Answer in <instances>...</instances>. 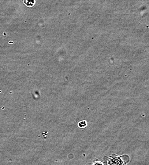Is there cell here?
<instances>
[{
  "label": "cell",
  "mask_w": 149,
  "mask_h": 165,
  "mask_svg": "<svg viewBox=\"0 0 149 165\" xmlns=\"http://www.w3.org/2000/svg\"><path fill=\"white\" fill-rule=\"evenodd\" d=\"M108 165H124V164L120 158H115L109 161Z\"/></svg>",
  "instance_id": "1"
},
{
  "label": "cell",
  "mask_w": 149,
  "mask_h": 165,
  "mask_svg": "<svg viewBox=\"0 0 149 165\" xmlns=\"http://www.w3.org/2000/svg\"><path fill=\"white\" fill-rule=\"evenodd\" d=\"M94 165H102V164L101 163H99V162H98V163H96Z\"/></svg>",
  "instance_id": "4"
},
{
  "label": "cell",
  "mask_w": 149,
  "mask_h": 165,
  "mask_svg": "<svg viewBox=\"0 0 149 165\" xmlns=\"http://www.w3.org/2000/svg\"><path fill=\"white\" fill-rule=\"evenodd\" d=\"M24 3L28 7H31L34 5V4L35 3V1H27V0H25L24 1Z\"/></svg>",
  "instance_id": "3"
},
{
  "label": "cell",
  "mask_w": 149,
  "mask_h": 165,
  "mask_svg": "<svg viewBox=\"0 0 149 165\" xmlns=\"http://www.w3.org/2000/svg\"><path fill=\"white\" fill-rule=\"evenodd\" d=\"M78 127L80 128H84L88 126V123L87 121L84 120V121H80L79 123H78Z\"/></svg>",
  "instance_id": "2"
}]
</instances>
